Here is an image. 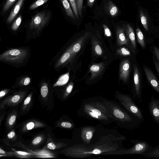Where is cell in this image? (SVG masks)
Returning <instances> with one entry per match:
<instances>
[{
    "instance_id": "obj_1",
    "label": "cell",
    "mask_w": 159,
    "mask_h": 159,
    "mask_svg": "<svg viewBox=\"0 0 159 159\" xmlns=\"http://www.w3.org/2000/svg\"><path fill=\"white\" fill-rule=\"evenodd\" d=\"M119 146L111 142L100 140L90 146L77 144L66 147L57 151L58 153L72 158H83L94 155H106L118 150Z\"/></svg>"
},
{
    "instance_id": "obj_2",
    "label": "cell",
    "mask_w": 159,
    "mask_h": 159,
    "mask_svg": "<svg viewBox=\"0 0 159 159\" xmlns=\"http://www.w3.org/2000/svg\"><path fill=\"white\" fill-rule=\"evenodd\" d=\"M114 119L130 124L134 129L138 128L141 124L138 119L132 114H129L125 110L112 102L104 101L102 102Z\"/></svg>"
},
{
    "instance_id": "obj_3",
    "label": "cell",
    "mask_w": 159,
    "mask_h": 159,
    "mask_svg": "<svg viewBox=\"0 0 159 159\" xmlns=\"http://www.w3.org/2000/svg\"><path fill=\"white\" fill-rule=\"evenodd\" d=\"M83 110L88 116L94 119L104 121L114 119L102 102L93 101L85 103Z\"/></svg>"
},
{
    "instance_id": "obj_4",
    "label": "cell",
    "mask_w": 159,
    "mask_h": 159,
    "mask_svg": "<svg viewBox=\"0 0 159 159\" xmlns=\"http://www.w3.org/2000/svg\"><path fill=\"white\" fill-rule=\"evenodd\" d=\"M130 141L133 144L132 147L127 149H118L107 153L106 155L141 154L144 156L152 148L148 142L144 141L130 140Z\"/></svg>"
},
{
    "instance_id": "obj_5",
    "label": "cell",
    "mask_w": 159,
    "mask_h": 159,
    "mask_svg": "<svg viewBox=\"0 0 159 159\" xmlns=\"http://www.w3.org/2000/svg\"><path fill=\"white\" fill-rule=\"evenodd\" d=\"M18 133L21 135L25 134L30 130L39 128L49 129L52 128L40 119L32 117L27 119L15 126Z\"/></svg>"
},
{
    "instance_id": "obj_6",
    "label": "cell",
    "mask_w": 159,
    "mask_h": 159,
    "mask_svg": "<svg viewBox=\"0 0 159 159\" xmlns=\"http://www.w3.org/2000/svg\"><path fill=\"white\" fill-rule=\"evenodd\" d=\"M120 104L129 113L137 117L141 123L144 120L142 112L140 108L128 95L122 93L118 94L116 97Z\"/></svg>"
},
{
    "instance_id": "obj_7",
    "label": "cell",
    "mask_w": 159,
    "mask_h": 159,
    "mask_svg": "<svg viewBox=\"0 0 159 159\" xmlns=\"http://www.w3.org/2000/svg\"><path fill=\"white\" fill-rule=\"evenodd\" d=\"M27 94V92L25 90H20L7 96L1 101L0 109L20 105Z\"/></svg>"
},
{
    "instance_id": "obj_8",
    "label": "cell",
    "mask_w": 159,
    "mask_h": 159,
    "mask_svg": "<svg viewBox=\"0 0 159 159\" xmlns=\"http://www.w3.org/2000/svg\"><path fill=\"white\" fill-rule=\"evenodd\" d=\"M38 100L42 107L48 111H51L54 109L53 96L50 93L47 85L44 84L41 87Z\"/></svg>"
},
{
    "instance_id": "obj_9",
    "label": "cell",
    "mask_w": 159,
    "mask_h": 159,
    "mask_svg": "<svg viewBox=\"0 0 159 159\" xmlns=\"http://www.w3.org/2000/svg\"><path fill=\"white\" fill-rule=\"evenodd\" d=\"M27 55V52L22 49H14L8 50L0 56L1 61L10 63H18L23 61Z\"/></svg>"
},
{
    "instance_id": "obj_10",
    "label": "cell",
    "mask_w": 159,
    "mask_h": 159,
    "mask_svg": "<svg viewBox=\"0 0 159 159\" xmlns=\"http://www.w3.org/2000/svg\"><path fill=\"white\" fill-rule=\"evenodd\" d=\"M20 105L9 108L5 117V127L6 133L14 128L17 120H19V109Z\"/></svg>"
},
{
    "instance_id": "obj_11",
    "label": "cell",
    "mask_w": 159,
    "mask_h": 159,
    "mask_svg": "<svg viewBox=\"0 0 159 159\" xmlns=\"http://www.w3.org/2000/svg\"><path fill=\"white\" fill-rule=\"evenodd\" d=\"M68 146L64 142L60 141L55 137L52 128L49 130L47 134L46 142L43 148L46 150L56 151Z\"/></svg>"
},
{
    "instance_id": "obj_12",
    "label": "cell",
    "mask_w": 159,
    "mask_h": 159,
    "mask_svg": "<svg viewBox=\"0 0 159 159\" xmlns=\"http://www.w3.org/2000/svg\"><path fill=\"white\" fill-rule=\"evenodd\" d=\"M52 129V128L45 129V130L35 134L28 141L27 144L26 145L33 150H37L42 149L40 147L45 142H46L48 131Z\"/></svg>"
},
{
    "instance_id": "obj_13",
    "label": "cell",
    "mask_w": 159,
    "mask_h": 159,
    "mask_svg": "<svg viewBox=\"0 0 159 159\" xmlns=\"http://www.w3.org/2000/svg\"><path fill=\"white\" fill-rule=\"evenodd\" d=\"M15 127L3 135L2 140L5 144L10 147L17 146L20 141L23 142L22 135L16 130Z\"/></svg>"
},
{
    "instance_id": "obj_14",
    "label": "cell",
    "mask_w": 159,
    "mask_h": 159,
    "mask_svg": "<svg viewBox=\"0 0 159 159\" xmlns=\"http://www.w3.org/2000/svg\"><path fill=\"white\" fill-rule=\"evenodd\" d=\"M34 93L31 92L25 98L19 109V117L27 114L31 110L34 104Z\"/></svg>"
},
{
    "instance_id": "obj_15",
    "label": "cell",
    "mask_w": 159,
    "mask_h": 159,
    "mask_svg": "<svg viewBox=\"0 0 159 159\" xmlns=\"http://www.w3.org/2000/svg\"><path fill=\"white\" fill-rule=\"evenodd\" d=\"M49 18V15L45 12L38 13L32 18L30 23V27L31 29H40L46 24Z\"/></svg>"
},
{
    "instance_id": "obj_16",
    "label": "cell",
    "mask_w": 159,
    "mask_h": 159,
    "mask_svg": "<svg viewBox=\"0 0 159 159\" xmlns=\"http://www.w3.org/2000/svg\"><path fill=\"white\" fill-rule=\"evenodd\" d=\"M148 107L153 120L159 125V99L153 96L151 97Z\"/></svg>"
},
{
    "instance_id": "obj_17",
    "label": "cell",
    "mask_w": 159,
    "mask_h": 159,
    "mask_svg": "<svg viewBox=\"0 0 159 159\" xmlns=\"http://www.w3.org/2000/svg\"><path fill=\"white\" fill-rule=\"evenodd\" d=\"M134 81L135 94L136 98L139 102L142 101V96L140 81V74L138 68L136 64L134 66Z\"/></svg>"
},
{
    "instance_id": "obj_18",
    "label": "cell",
    "mask_w": 159,
    "mask_h": 159,
    "mask_svg": "<svg viewBox=\"0 0 159 159\" xmlns=\"http://www.w3.org/2000/svg\"><path fill=\"white\" fill-rule=\"evenodd\" d=\"M130 70V63L128 60H123L120 63L119 68L120 79L126 82L128 80Z\"/></svg>"
},
{
    "instance_id": "obj_19",
    "label": "cell",
    "mask_w": 159,
    "mask_h": 159,
    "mask_svg": "<svg viewBox=\"0 0 159 159\" xmlns=\"http://www.w3.org/2000/svg\"><path fill=\"white\" fill-rule=\"evenodd\" d=\"M147 78L152 88L159 94V81L152 71L148 67L143 66Z\"/></svg>"
},
{
    "instance_id": "obj_20",
    "label": "cell",
    "mask_w": 159,
    "mask_h": 159,
    "mask_svg": "<svg viewBox=\"0 0 159 159\" xmlns=\"http://www.w3.org/2000/svg\"><path fill=\"white\" fill-rule=\"evenodd\" d=\"M95 130L94 127L90 126L83 127L81 131V138L83 142L86 144H89Z\"/></svg>"
},
{
    "instance_id": "obj_21",
    "label": "cell",
    "mask_w": 159,
    "mask_h": 159,
    "mask_svg": "<svg viewBox=\"0 0 159 159\" xmlns=\"http://www.w3.org/2000/svg\"><path fill=\"white\" fill-rule=\"evenodd\" d=\"M116 33L118 45H125L131 48L130 44L126 37L124 28L117 26L116 28Z\"/></svg>"
},
{
    "instance_id": "obj_22",
    "label": "cell",
    "mask_w": 159,
    "mask_h": 159,
    "mask_svg": "<svg viewBox=\"0 0 159 159\" xmlns=\"http://www.w3.org/2000/svg\"><path fill=\"white\" fill-rule=\"evenodd\" d=\"M126 37L128 39L131 46L133 50L136 48V44L135 35L134 30L131 26L129 24L123 25Z\"/></svg>"
},
{
    "instance_id": "obj_23",
    "label": "cell",
    "mask_w": 159,
    "mask_h": 159,
    "mask_svg": "<svg viewBox=\"0 0 159 159\" xmlns=\"http://www.w3.org/2000/svg\"><path fill=\"white\" fill-rule=\"evenodd\" d=\"M65 118L66 116L63 115L55 121L54 123L55 128H60L66 129H71L74 128L75 124Z\"/></svg>"
},
{
    "instance_id": "obj_24",
    "label": "cell",
    "mask_w": 159,
    "mask_h": 159,
    "mask_svg": "<svg viewBox=\"0 0 159 159\" xmlns=\"http://www.w3.org/2000/svg\"><path fill=\"white\" fill-rule=\"evenodd\" d=\"M24 0H19L18 1L7 20V23H10L15 18L19 12Z\"/></svg>"
},
{
    "instance_id": "obj_25",
    "label": "cell",
    "mask_w": 159,
    "mask_h": 159,
    "mask_svg": "<svg viewBox=\"0 0 159 159\" xmlns=\"http://www.w3.org/2000/svg\"><path fill=\"white\" fill-rule=\"evenodd\" d=\"M104 68L102 63L93 64L90 68V71L92 73L90 80L94 79L102 71Z\"/></svg>"
},
{
    "instance_id": "obj_26",
    "label": "cell",
    "mask_w": 159,
    "mask_h": 159,
    "mask_svg": "<svg viewBox=\"0 0 159 159\" xmlns=\"http://www.w3.org/2000/svg\"><path fill=\"white\" fill-rule=\"evenodd\" d=\"M64 8L65 12L68 16L75 20L76 18L71 9L70 5L68 0H60Z\"/></svg>"
},
{
    "instance_id": "obj_27",
    "label": "cell",
    "mask_w": 159,
    "mask_h": 159,
    "mask_svg": "<svg viewBox=\"0 0 159 159\" xmlns=\"http://www.w3.org/2000/svg\"><path fill=\"white\" fill-rule=\"evenodd\" d=\"M145 157L159 158V145L153 148L144 155Z\"/></svg>"
},
{
    "instance_id": "obj_28",
    "label": "cell",
    "mask_w": 159,
    "mask_h": 159,
    "mask_svg": "<svg viewBox=\"0 0 159 159\" xmlns=\"http://www.w3.org/2000/svg\"><path fill=\"white\" fill-rule=\"evenodd\" d=\"M107 7V11L111 16H114L117 14L118 12V8L112 2L109 1Z\"/></svg>"
},
{
    "instance_id": "obj_29",
    "label": "cell",
    "mask_w": 159,
    "mask_h": 159,
    "mask_svg": "<svg viewBox=\"0 0 159 159\" xmlns=\"http://www.w3.org/2000/svg\"><path fill=\"white\" fill-rule=\"evenodd\" d=\"M136 34L138 42L143 48H145V44L143 34L140 29L138 28L136 30Z\"/></svg>"
},
{
    "instance_id": "obj_30",
    "label": "cell",
    "mask_w": 159,
    "mask_h": 159,
    "mask_svg": "<svg viewBox=\"0 0 159 159\" xmlns=\"http://www.w3.org/2000/svg\"><path fill=\"white\" fill-rule=\"evenodd\" d=\"M73 84L71 82L68 85L63 93L60 99L61 101L66 100L72 92L73 88Z\"/></svg>"
},
{
    "instance_id": "obj_31",
    "label": "cell",
    "mask_w": 159,
    "mask_h": 159,
    "mask_svg": "<svg viewBox=\"0 0 159 159\" xmlns=\"http://www.w3.org/2000/svg\"><path fill=\"white\" fill-rule=\"evenodd\" d=\"M69 78V73L62 75L54 84L53 86H61L67 82Z\"/></svg>"
},
{
    "instance_id": "obj_32",
    "label": "cell",
    "mask_w": 159,
    "mask_h": 159,
    "mask_svg": "<svg viewBox=\"0 0 159 159\" xmlns=\"http://www.w3.org/2000/svg\"><path fill=\"white\" fill-rule=\"evenodd\" d=\"M116 52L117 54L124 56L131 55L130 51L125 47H122L117 49Z\"/></svg>"
},
{
    "instance_id": "obj_33",
    "label": "cell",
    "mask_w": 159,
    "mask_h": 159,
    "mask_svg": "<svg viewBox=\"0 0 159 159\" xmlns=\"http://www.w3.org/2000/svg\"><path fill=\"white\" fill-rule=\"evenodd\" d=\"M140 14L141 21L142 24L145 30L147 31H148V27L147 20L145 15L141 10H140Z\"/></svg>"
},
{
    "instance_id": "obj_34",
    "label": "cell",
    "mask_w": 159,
    "mask_h": 159,
    "mask_svg": "<svg viewBox=\"0 0 159 159\" xmlns=\"http://www.w3.org/2000/svg\"><path fill=\"white\" fill-rule=\"evenodd\" d=\"M74 14L77 19H79V15L76 7L75 0H68Z\"/></svg>"
},
{
    "instance_id": "obj_35",
    "label": "cell",
    "mask_w": 159,
    "mask_h": 159,
    "mask_svg": "<svg viewBox=\"0 0 159 159\" xmlns=\"http://www.w3.org/2000/svg\"><path fill=\"white\" fill-rule=\"evenodd\" d=\"M70 55L71 53L70 50L66 51L65 53L60 59L59 62L58 63V66L66 61L70 58Z\"/></svg>"
},
{
    "instance_id": "obj_36",
    "label": "cell",
    "mask_w": 159,
    "mask_h": 159,
    "mask_svg": "<svg viewBox=\"0 0 159 159\" xmlns=\"http://www.w3.org/2000/svg\"><path fill=\"white\" fill-rule=\"evenodd\" d=\"M49 0H37L32 4L30 7L31 10L34 9L46 3Z\"/></svg>"
},
{
    "instance_id": "obj_37",
    "label": "cell",
    "mask_w": 159,
    "mask_h": 159,
    "mask_svg": "<svg viewBox=\"0 0 159 159\" xmlns=\"http://www.w3.org/2000/svg\"><path fill=\"white\" fill-rule=\"evenodd\" d=\"M83 0H75L76 7L80 17H82V10Z\"/></svg>"
},
{
    "instance_id": "obj_38",
    "label": "cell",
    "mask_w": 159,
    "mask_h": 159,
    "mask_svg": "<svg viewBox=\"0 0 159 159\" xmlns=\"http://www.w3.org/2000/svg\"><path fill=\"white\" fill-rule=\"evenodd\" d=\"M21 21V17L19 16L11 26V29L14 30H16L18 28Z\"/></svg>"
},
{
    "instance_id": "obj_39",
    "label": "cell",
    "mask_w": 159,
    "mask_h": 159,
    "mask_svg": "<svg viewBox=\"0 0 159 159\" xmlns=\"http://www.w3.org/2000/svg\"><path fill=\"white\" fill-rule=\"evenodd\" d=\"M7 108H5L0 109V126L6 117L7 111Z\"/></svg>"
},
{
    "instance_id": "obj_40",
    "label": "cell",
    "mask_w": 159,
    "mask_h": 159,
    "mask_svg": "<svg viewBox=\"0 0 159 159\" xmlns=\"http://www.w3.org/2000/svg\"><path fill=\"white\" fill-rule=\"evenodd\" d=\"M16 0H7L3 7V11L4 12H5L7 11Z\"/></svg>"
},
{
    "instance_id": "obj_41",
    "label": "cell",
    "mask_w": 159,
    "mask_h": 159,
    "mask_svg": "<svg viewBox=\"0 0 159 159\" xmlns=\"http://www.w3.org/2000/svg\"><path fill=\"white\" fill-rule=\"evenodd\" d=\"M81 42L80 41L74 44L72 47V50L74 53H76L80 51L81 48Z\"/></svg>"
},
{
    "instance_id": "obj_42",
    "label": "cell",
    "mask_w": 159,
    "mask_h": 159,
    "mask_svg": "<svg viewBox=\"0 0 159 159\" xmlns=\"http://www.w3.org/2000/svg\"><path fill=\"white\" fill-rule=\"evenodd\" d=\"M104 30L105 35L107 37H110L111 36V32L109 28L105 25H102Z\"/></svg>"
},
{
    "instance_id": "obj_43",
    "label": "cell",
    "mask_w": 159,
    "mask_h": 159,
    "mask_svg": "<svg viewBox=\"0 0 159 159\" xmlns=\"http://www.w3.org/2000/svg\"><path fill=\"white\" fill-rule=\"evenodd\" d=\"M94 50L96 53L98 55H101L102 53V50L100 46L96 44L95 45Z\"/></svg>"
},
{
    "instance_id": "obj_44",
    "label": "cell",
    "mask_w": 159,
    "mask_h": 159,
    "mask_svg": "<svg viewBox=\"0 0 159 159\" xmlns=\"http://www.w3.org/2000/svg\"><path fill=\"white\" fill-rule=\"evenodd\" d=\"M8 89H4L2 90L0 92V99L2 100L4 97L9 92Z\"/></svg>"
},
{
    "instance_id": "obj_45",
    "label": "cell",
    "mask_w": 159,
    "mask_h": 159,
    "mask_svg": "<svg viewBox=\"0 0 159 159\" xmlns=\"http://www.w3.org/2000/svg\"><path fill=\"white\" fill-rule=\"evenodd\" d=\"M153 51L154 54L159 62V49L156 46H154Z\"/></svg>"
},
{
    "instance_id": "obj_46",
    "label": "cell",
    "mask_w": 159,
    "mask_h": 159,
    "mask_svg": "<svg viewBox=\"0 0 159 159\" xmlns=\"http://www.w3.org/2000/svg\"><path fill=\"white\" fill-rule=\"evenodd\" d=\"M30 79L29 77H26L24 80L23 83V84L25 86L28 85L30 83Z\"/></svg>"
},
{
    "instance_id": "obj_47",
    "label": "cell",
    "mask_w": 159,
    "mask_h": 159,
    "mask_svg": "<svg viewBox=\"0 0 159 159\" xmlns=\"http://www.w3.org/2000/svg\"><path fill=\"white\" fill-rule=\"evenodd\" d=\"M95 0H87V5L89 7H91L93 4Z\"/></svg>"
},
{
    "instance_id": "obj_48",
    "label": "cell",
    "mask_w": 159,
    "mask_h": 159,
    "mask_svg": "<svg viewBox=\"0 0 159 159\" xmlns=\"http://www.w3.org/2000/svg\"><path fill=\"white\" fill-rule=\"evenodd\" d=\"M155 66L156 68L159 75V64L157 61H156L155 62Z\"/></svg>"
}]
</instances>
